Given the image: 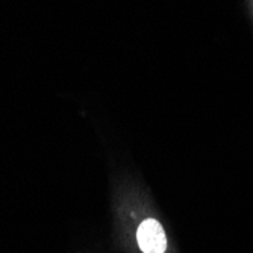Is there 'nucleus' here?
I'll list each match as a JSON object with an SVG mask.
<instances>
[{"mask_svg":"<svg viewBox=\"0 0 253 253\" xmlns=\"http://www.w3.org/2000/svg\"><path fill=\"white\" fill-rule=\"evenodd\" d=\"M136 241L143 253H164L167 249V237L159 221L144 220L136 231Z\"/></svg>","mask_w":253,"mask_h":253,"instance_id":"obj_1","label":"nucleus"}]
</instances>
